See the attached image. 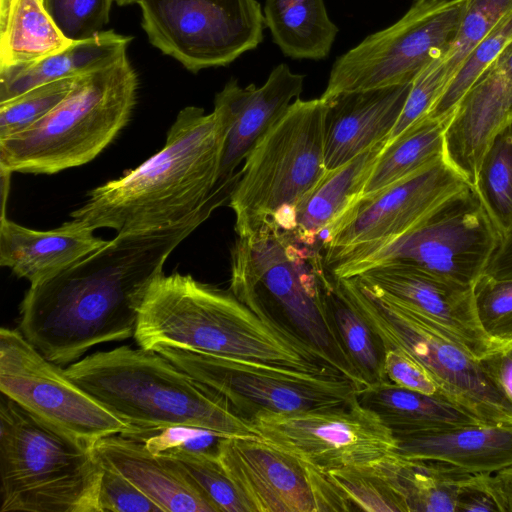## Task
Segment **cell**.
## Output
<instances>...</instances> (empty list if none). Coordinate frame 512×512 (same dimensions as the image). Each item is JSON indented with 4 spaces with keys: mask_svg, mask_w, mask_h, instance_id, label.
<instances>
[{
    "mask_svg": "<svg viewBox=\"0 0 512 512\" xmlns=\"http://www.w3.org/2000/svg\"><path fill=\"white\" fill-rule=\"evenodd\" d=\"M106 242L77 219L41 231L1 216L0 264L32 285L60 273Z\"/></svg>",
    "mask_w": 512,
    "mask_h": 512,
    "instance_id": "cb8c5ba5",
    "label": "cell"
},
{
    "mask_svg": "<svg viewBox=\"0 0 512 512\" xmlns=\"http://www.w3.org/2000/svg\"><path fill=\"white\" fill-rule=\"evenodd\" d=\"M484 274L494 279H512V228L501 236Z\"/></svg>",
    "mask_w": 512,
    "mask_h": 512,
    "instance_id": "7dc6e473",
    "label": "cell"
},
{
    "mask_svg": "<svg viewBox=\"0 0 512 512\" xmlns=\"http://www.w3.org/2000/svg\"><path fill=\"white\" fill-rule=\"evenodd\" d=\"M67 375L145 441L183 426L222 437L261 438L212 389L157 351L124 345L71 363Z\"/></svg>",
    "mask_w": 512,
    "mask_h": 512,
    "instance_id": "277c9868",
    "label": "cell"
},
{
    "mask_svg": "<svg viewBox=\"0 0 512 512\" xmlns=\"http://www.w3.org/2000/svg\"><path fill=\"white\" fill-rule=\"evenodd\" d=\"M384 372L387 380L398 386L443 397L438 384L426 368L401 348H384Z\"/></svg>",
    "mask_w": 512,
    "mask_h": 512,
    "instance_id": "7bdbcfd3",
    "label": "cell"
},
{
    "mask_svg": "<svg viewBox=\"0 0 512 512\" xmlns=\"http://www.w3.org/2000/svg\"><path fill=\"white\" fill-rule=\"evenodd\" d=\"M328 103L295 100L253 147L230 195L238 237L287 231L299 200L325 174Z\"/></svg>",
    "mask_w": 512,
    "mask_h": 512,
    "instance_id": "ba28073f",
    "label": "cell"
},
{
    "mask_svg": "<svg viewBox=\"0 0 512 512\" xmlns=\"http://www.w3.org/2000/svg\"><path fill=\"white\" fill-rule=\"evenodd\" d=\"M335 283L383 348H401L415 357L436 381L444 398L484 423L512 424V404L479 359L453 335L358 277H335Z\"/></svg>",
    "mask_w": 512,
    "mask_h": 512,
    "instance_id": "9c48e42d",
    "label": "cell"
},
{
    "mask_svg": "<svg viewBox=\"0 0 512 512\" xmlns=\"http://www.w3.org/2000/svg\"><path fill=\"white\" fill-rule=\"evenodd\" d=\"M511 116L512 81L490 65L459 100L444 131V158L471 186L487 145Z\"/></svg>",
    "mask_w": 512,
    "mask_h": 512,
    "instance_id": "7402d4cb",
    "label": "cell"
},
{
    "mask_svg": "<svg viewBox=\"0 0 512 512\" xmlns=\"http://www.w3.org/2000/svg\"><path fill=\"white\" fill-rule=\"evenodd\" d=\"M471 186L445 158L362 198L323 244L325 262L390 242L418 224L448 197Z\"/></svg>",
    "mask_w": 512,
    "mask_h": 512,
    "instance_id": "2e32d148",
    "label": "cell"
},
{
    "mask_svg": "<svg viewBox=\"0 0 512 512\" xmlns=\"http://www.w3.org/2000/svg\"><path fill=\"white\" fill-rule=\"evenodd\" d=\"M76 78L39 85L0 102V140L26 130L46 116L67 96Z\"/></svg>",
    "mask_w": 512,
    "mask_h": 512,
    "instance_id": "74e56055",
    "label": "cell"
},
{
    "mask_svg": "<svg viewBox=\"0 0 512 512\" xmlns=\"http://www.w3.org/2000/svg\"><path fill=\"white\" fill-rule=\"evenodd\" d=\"M463 0H415L391 26L367 36L339 56L320 98L410 84L445 56L459 28Z\"/></svg>",
    "mask_w": 512,
    "mask_h": 512,
    "instance_id": "8fae6325",
    "label": "cell"
},
{
    "mask_svg": "<svg viewBox=\"0 0 512 512\" xmlns=\"http://www.w3.org/2000/svg\"><path fill=\"white\" fill-rule=\"evenodd\" d=\"M163 453L184 468L220 512H247L217 457V451L175 447Z\"/></svg>",
    "mask_w": 512,
    "mask_h": 512,
    "instance_id": "8d00e7d4",
    "label": "cell"
},
{
    "mask_svg": "<svg viewBox=\"0 0 512 512\" xmlns=\"http://www.w3.org/2000/svg\"><path fill=\"white\" fill-rule=\"evenodd\" d=\"M326 300L341 343L367 386L386 381L384 348L379 338L338 289L332 274L326 289Z\"/></svg>",
    "mask_w": 512,
    "mask_h": 512,
    "instance_id": "836d02e7",
    "label": "cell"
},
{
    "mask_svg": "<svg viewBox=\"0 0 512 512\" xmlns=\"http://www.w3.org/2000/svg\"><path fill=\"white\" fill-rule=\"evenodd\" d=\"M263 16L273 42L293 59L326 58L338 33L324 0H266Z\"/></svg>",
    "mask_w": 512,
    "mask_h": 512,
    "instance_id": "f546056e",
    "label": "cell"
},
{
    "mask_svg": "<svg viewBox=\"0 0 512 512\" xmlns=\"http://www.w3.org/2000/svg\"><path fill=\"white\" fill-rule=\"evenodd\" d=\"M379 460L330 470L315 469L311 482L317 512H409Z\"/></svg>",
    "mask_w": 512,
    "mask_h": 512,
    "instance_id": "4316f807",
    "label": "cell"
},
{
    "mask_svg": "<svg viewBox=\"0 0 512 512\" xmlns=\"http://www.w3.org/2000/svg\"><path fill=\"white\" fill-rule=\"evenodd\" d=\"M92 447L103 466L132 482L163 512H220L178 462L151 452L145 441L114 434Z\"/></svg>",
    "mask_w": 512,
    "mask_h": 512,
    "instance_id": "ffe728a7",
    "label": "cell"
},
{
    "mask_svg": "<svg viewBox=\"0 0 512 512\" xmlns=\"http://www.w3.org/2000/svg\"><path fill=\"white\" fill-rule=\"evenodd\" d=\"M102 476L91 443L55 429L1 393V512H100Z\"/></svg>",
    "mask_w": 512,
    "mask_h": 512,
    "instance_id": "52a82bcc",
    "label": "cell"
},
{
    "mask_svg": "<svg viewBox=\"0 0 512 512\" xmlns=\"http://www.w3.org/2000/svg\"><path fill=\"white\" fill-rule=\"evenodd\" d=\"M357 395L332 407L261 413L251 424L270 445L322 470L370 463L395 453L394 433Z\"/></svg>",
    "mask_w": 512,
    "mask_h": 512,
    "instance_id": "9a60e30c",
    "label": "cell"
},
{
    "mask_svg": "<svg viewBox=\"0 0 512 512\" xmlns=\"http://www.w3.org/2000/svg\"><path fill=\"white\" fill-rule=\"evenodd\" d=\"M225 129L217 114L181 109L164 146L135 169L89 192L70 216L91 229L131 234L175 227L229 201L216 192Z\"/></svg>",
    "mask_w": 512,
    "mask_h": 512,
    "instance_id": "7a4b0ae2",
    "label": "cell"
},
{
    "mask_svg": "<svg viewBox=\"0 0 512 512\" xmlns=\"http://www.w3.org/2000/svg\"><path fill=\"white\" fill-rule=\"evenodd\" d=\"M481 366L512 404V344L479 359Z\"/></svg>",
    "mask_w": 512,
    "mask_h": 512,
    "instance_id": "f6af8a7d",
    "label": "cell"
},
{
    "mask_svg": "<svg viewBox=\"0 0 512 512\" xmlns=\"http://www.w3.org/2000/svg\"><path fill=\"white\" fill-rule=\"evenodd\" d=\"M149 42L192 73L227 66L263 40L256 0H139Z\"/></svg>",
    "mask_w": 512,
    "mask_h": 512,
    "instance_id": "4fadbf2b",
    "label": "cell"
},
{
    "mask_svg": "<svg viewBox=\"0 0 512 512\" xmlns=\"http://www.w3.org/2000/svg\"><path fill=\"white\" fill-rule=\"evenodd\" d=\"M99 507L100 512H163L159 505L132 482L105 466L99 492Z\"/></svg>",
    "mask_w": 512,
    "mask_h": 512,
    "instance_id": "b9f144b4",
    "label": "cell"
},
{
    "mask_svg": "<svg viewBox=\"0 0 512 512\" xmlns=\"http://www.w3.org/2000/svg\"><path fill=\"white\" fill-rule=\"evenodd\" d=\"M0 391L55 429L93 444L134 428L78 386L19 329H0Z\"/></svg>",
    "mask_w": 512,
    "mask_h": 512,
    "instance_id": "5bb4252c",
    "label": "cell"
},
{
    "mask_svg": "<svg viewBox=\"0 0 512 512\" xmlns=\"http://www.w3.org/2000/svg\"><path fill=\"white\" fill-rule=\"evenodd\" d=\"M511 11L512 0H463L457 35L443 59L449 83L475 46Z\"/></svg>",
    "mask_w": 512,
    "mask_h": 512,
    "instance_id": "d590c367",
    "label": "cell"
},
{
    "mask_svg": "<svg viewBox=\"0 0 512 512\" xmlns=\"http://www.w3.org/2000/svg\"><path fill=\"white\" fill-rule=\"evenodd\" d=\"M216 392L241 418L342 405L361 387L344 376L308 373L260 362L163 346L155 349Z\"/></svg>",
    "mask_w": 512,
    "mask_h": 512,
    "instance_id": "7c38bea8",
    "label": "cell"
},
{
    "mask_svg": "<svg viewBox=\"0 0 512 512\" xmlns=\"http://www.w3.org/2000/svg\"><path fill=\"white\" fill-rule=\"evenodd\" d=\"M217 457L247 512H316L305 464L261 438L221 437Z\"/></svg>",
    "mask_w": 512,
    "mask_h": 512,
    "instance_id": "ac0fdd59",
    "label": "cell"
},
{
    "mask_svg": "<svg viewBox=\"0 0 512 512\" xmlns=\"http://www.w3.org/2000/svg\"><path fill=\"white\" fill-rule=\"evenodd\" d=\"M395 453L452 465L471 474L512 465V424L474 423L394 434Z\"/></svg>",
    "mask_w": 512,
    "mask_h": 512,
    "instance_id": "603a6c76",
    "label": "cell"
},
{
    "mask_svg": "<svg viewBox=\"0 0 512 512\" xmlns=\"http://www.w3.org/2000/svg\"><path fill=\"white\" fill-rule=\"evenodd\" d=\"M446 125L426 116L387 143L373 166L362 198L373 196L443 159Z\"/></svg>",
    "mask_w": 512,
    "mask_h": 512,
    "instance_id": "1f68e13d",
    "label": "cell"
},
{
    "mask_svg": "<svg viewBox=\"0 0 512 512\" xmlns=\"http://www.w3.org/2000/svg\"><path fill=\"white\" fill-rule=\"evenodd\" d=\"M379 463L409 512H455L460 485L471 475L449 464L408 459L396 453Z\"/></svg>",
    "mask_w": 512,
    "mask_h": 512,
    "instance_id": "4dcf8cb0",
    "label": "cell"
},
{
    "mask_svg": "<svg viewBox=\"0 0 512 512\" xmlns=\"http://www.w3.org/2000/svg\"><path fill=\"white\" fill-rule=\"evenodd\" d=\"M134 338L147 350L168 346L346 377L331 357L286 326L258 315L231 291L178 272L163 273L151 284Z\"/></svg>",
    "mask_w": 512,
    "mask_h": 512,
    "instance_id": "3957f363",
    "label": "cell"
},
{
    "mask_svg": "<svg viewBox=\"0 0 512 512\" xmlns=\"http://www.w3.org/2000/svg\"><path fill=\"white\" fill-rule=\"evenodd\" d=\"M304 75L293 73L281 63L273 68L265 83L241 87L231 78L214 99V112L224 129V141L216 192L230 199L239 179L236 172L265 133L299 98Z\"/></svg>",
    "mask_w": 512,
    "mask_h": 512,
    "instance_id": "e0dca14e",
    "label": "cell"
},
{
    "mask_svg": "<svg viewBox=\"0 0 512 512\" xmlns=\"http://www.w3.org/2000/svg\"><path fill=\"white\" fill-rule=\"evenodd\" d=\"M410 88L411 83L349 92L326 102V170L335 169L377 144L386 143Z\"/></svg>",
    "mask_w": 512,
    "mask_h": 512,
    "instance_id": "44dd1931",
    "label": "cell"
},
{
    "mask_svg": "<svg viewBox=\"0 0 512 512\" xmlns=\"http://www.w3.org/2000/svg\"><path fill=\"white\" fill-rule=\"evenodd\" d=\"M202 431L203 429L183 426L168 427L146 439L145 444L151 452L161 453L183 445Z\"/></svg>",
    "mask_w": 512,
    "mask_h": 512,
    "instance_id": "bcb514c9",
    "label": "cell"
},
{
    "mask_svg": "<svg viewBox=\"0 0 512 512\" xmlns=\"http://www.w3.org/2000/svg\"><path fill=\"white\" fill-rule=\"evenodd\" d=\"M209 216L117 234L60 273L30 285L20 303L19 331L58 365L76 362L96 345L134 337L151 284L173 250Z\"/></svg>",
    "mask_w": 512,
    "mask_h": 512,
    "instance_id": "6da1fadb",
    "label": "cell"
},
{
    "mask_svg": "<svg viewBox=\"0 0 512 512\" xmlns=\"http://www.w3.org/2000/svg\"><path fill=\"white\" fill-rule=\"evenodd\" d=\"M501 233L468 186L448 197L400 237L364 253L325 262L337 278L377 268H408L474 286Z\"/></svg>",
    "mask_w": 512,
    "mask_h": 512,
    "instance_id": "30bf717a",
    "label": "cell"
},
{
    "mask_svg": "<svg viewBox=\"0 0 512 512\" xmlns=\"http://www.w3.org/2000/svg\"><path fill=\"white\" fill-rule=\"evenodd\" d=\"M491 65L512 81V41L504 48Z\"/></svg>",
    "mask_w": 512,
    "mask_h": 512,
    "instance_id": "681fc988",
    "label": "cell"
},
{
    "mask_svg": "<svg viewBox=\"0 0 512 512\" xmlns=\"http://www.w3.org/2000/svg\"><path fill=\"white\" fill-rule=\"evenodd\" d=\"M484 478L500 512H512V465L499 470L495 475L485 473Z\"/></svg>",
    "mask_w": 512,
    "mask_h": 512,
    "instance_id": "c3c4849f",
    "label": "cell"
},
{
    "mask_svg": "<svg viewBox=\"0 0 512 512\" xmlns=\"http://www.w3.org/2000/svg\"><path fill=\"white\" fill-rule=\"evenodd\" d=\"M357 277L442 327L477 359L504 346L482 330L475 312L473 286L408 268H377Z\"/></svg>",
    "mask_w": 512,
    "mask_h": 512,
    "instance_id": "d6986e66",
    "label": "cell"
},
{
    "mask_svg": "<svg viewBox=\"0 0 512 512\" xmlns=\"http://www.w3.org/2000/svg\"><path fill=\"white\" fill-rule=\"evenodd\" d=\"M137 88L127 53L78 76L67 96L46 116L0 140V168L54 174L92 161L127 124Z\"/></svg>",
    "mask_w": 512,
    "mask_h": 512,
    "instance_id": "8992f818",
    "label": "cell"
},
{
    "mask_svg": "<svg viewBox=\"0 0 512 512\" xmlns=\"http://www.w3.org/2000/svg\"><path fill=\"white\" fill-rule=\"evenodd\" d=\"M473 291L476 316L484 333L498 344H512V279L483 274Z\"/></svg>",
    "mask_w": 512,
    "mask_h": 512,
    "instance_id": "f35d334b",
    "label": "cell"
},
{
    "mask_svg": "<svg viewBox=\"0 0 512 512\" xmlns=\"http://www.w3.org/2000/svg\"><path fill=\"white\" fill-rule=\"evenodd\" d=\"M511 41L512 11L469 53L427 116L447 123L462 96Z\"/></svg>",
    "mask_w": 512,
    "mask_h": 512,
    "instance_id": "e575fe53",
    "label": "cell"
},
{
    "mask_svg": "<svg viewBox=\"0 0 512 512\" xmlns=\"http://www.w3.org/2000/svg\"><path fill=\"white\" fill-rule=\"evenodd\" d=\"M133 37L114 30L73 41L66 48L36 62L0 71V102L34 87L76 78L102 68L127 53Z\"/></svg>",
    "mask_w": 512,
    "mask_h": 512,
    "instance_id": "484cf974",
    "label": "cell"
},
{
    "mask_svg": "<svg viewBox=\"0 0 512 512\" xmlns=\"http://www.w3.org/2000/svg\"><path fill=\"white\" fill-rule=\"evenodd\" d=\"M472 188L501 233L512 228V116L487 145Z\"/></svg>",
    "mask_w": 512,
    "mask_h": 512,
    "instance_id": "d6a6232c",
    "label": "cell"
},
{
    "mask_svg": "<svg viewBox=\"0 0 512 512\" xmlns=\"http://www.w3.org/2000/svg\"><path fill=\"white\" fill-rule=\"evenodd\" d=\"M115 0H43L62 34L71 41L90 38L103 31Z\"/></svg>",
    "mask_w": 512,
    "mask_h": 512,
    "instance_id": "ab89813d",
    "label": "cell"
},
{
    "mask_svg": "<svg viewBox=\"0 0 512 512\" xmlns=\"http://www.w3.org/2000/svg\"><path fill=\"white\" fill-rule=\"evenodd\" d=\"M331 273L321 250L289 232L268 229L238 237L231 250L230 291L260 316L282 324L331 357L362 389L326 300Z\"/></svg>",
    "mask_w": 512,
    "mask_h": 512,
    "instance_id": "5b68a950",
    "label": "cell"
},
{
    "mask_svg": "<svg viewBox=\"0 0 512 512\" xmlns=\"http://www.w3.org/2000/svg\"><path fill=\"white\" fill-rule=\"evenodd\" d=\"M43 0H0V71L21 67L70 45Z\"/></svg>",
    "mask_w": 512,
    "mask_h": 512,
    "instance_id": "f1b7e54d",
    "label": "cell"
},
{
    "mask_svg": "<svg viewBox=\"0 0 512 512\" xmlns=\"http://www.w3.org/2000/svg\"><path fill=\"white\" fill-rule=\"evenodd\" d=\"M443 59L444 56L433 60L413 80L402 112L386 144L425 118L439 100L449 83Z\"/></svg>",
    "mask_w": 512,
    "mask_h": 512,
    "instance_id": "60d3db41",
    "label": "cell"
},
{
    "mask_svg": "<svg viewBox=\"0 0 512 512\" xmlns=\"http://www.w3.org/2000/svg\"><path fill=\"white\" fill-rule=\"evenodd\" d=\"M357 397L394 434L484 423L442 396L407 389L388 380L366 386Z\"/></svg>",
    "mask_w": 512,
    "mask_h": 512,
    "instance_id": "83f0119b",
    "label": "cell"
},
{
    "mask_svg": "<svg viewBox=\"0 0 512 512\" xmlns=\"http://www.w3.org/2000/svg\"><path fill=\"white\" fill-rule=\"evenodd\" d=\"M485 473L471 474L460 485L455 512H500L499 506L489 490Z\"/></svg>",
    "mask_w": 512,
    "mask_h": 512,
    "instance_id": "ee69618b",
    "label": "cell"
},
{
    "mask_svg": "<svg viewBox=\"0 0 512 512\" xmlns=\"http://www.w3.org/2000/svg\"><path fill=\"white\" fill-rule=\"evenodd\" d=\"M386 143L327 170L295 206L288 230L301 244L321 250L329 234L361 200L373 166Z\"/></svg>",
    "mask_w": 512,
    "mask_h": 512,
    "instance_id": "d4e9b609",
    "label": "cell"
},
{
    "mask_svg": "<svg viewBox=\"0 0 512 512\" xmlns=\"http://www.w3.org/2000/svg\"><path fill=\"white\" fill-rule=\"evenodd\" d=\"M138 1L139 0H115V2L120 6L131 5L134 3H138Z\"/></svg>",
    "mask_w": 512,
    "mask_h": 512,
    "instance_id": "f907efd6",
    "label": "cell"
}]
</instances>
